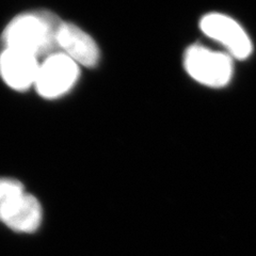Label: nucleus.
I'll return each instance as SVG.
<instances>
[{"mask_svg": "<svg viewBox=\"0 0 256 256\" xmlns=\"http://www.w3.org/2000/svg\"><path fill=\"white\" fill-rule=\"evenodd\" d=\"M62 22L57 15L46 10L20 14L2 32L4 48L46 58L59 52L58 34Z\"/></svg>", "mask_w": 256, "mask_h": 256, "instance_id": "f257e3e1", "label": "nucleus"}, {"mask_svg": "<svg viewBox=\"0 0 256 256\" xmlns=\"http://www.w3.org/2000/svg\"><path fill=\"white\" fill-rule=\"evenodd\" d=\"M79 64L61 52L48 56L40 64L36 89L44 98L54 100L68 93L79 78Z\"/></svg>", "mask_w": 256, "mask_h": 256, "instance_id": "f03ea898", "label": "nucleus"}, {"mask_svg": "<svg viewBox=\"0 0 256 256\" xmlns=\"http://www.w3.org/2000/svg\"><path fill=\"white\" fill-rule=\"evenodd\" d=\"M184 64L192 78L208 86H226L233 74V63L228 54L198 45L188 48Z\"/></svg>", "mask_w": 256, "mask_h": 256, "instance_id": "7ed1b4c3", "label": "nucleus"}, {"mask_svg": "<svg viewBox=\"0 0 256 256\" xmlns=\"http://www.w3.org/2000/svg\"><path fill=\"white\" fill-rule=\"evenodd\" d=\"M204 34L226 46L237 59H246L252 52V43L239 24L226 15L207 14L200 22Z\"/></svg>", "mask_w": 256, "mask_h": 256, "instance_id": "20e7f679", "label": "nucleus"}, {"mask_svg": "<svg viewBox=\"0 0 256 256\" xmlns=\"http://www.w3.org/2000/svg\"><path fill=\"white\" fill-rule=\"evenodd\" d=\"M38 58L26 52L4 48L0 54V77L15 91H26L36 84Z\"/></svg>", "mask_w": 256, "mask_h": 256, "instance_id": "39448f33", "label": "nucleus"}, {"mask_svg": "<svg viewBox=\"0 0 256 256\" xmlns=\"http://www.w3.org/2000/svg\"><path fill=\"white\" fill-rule=\"evenodd\" d=\"M41 221V204L26 191L0 205V222L15 232L31 233L36 230Z\"/></svg>", "mask_w": 256, "mask_h": 256, "instance_id": "423d86ee", "label": "nucleus"}, {"mask_svg": "<svg viewBox=\"0 0 256 256\" xmlns=\"http://www.w3.org/2000/svg\"><path fill=\"white\" fill-rule=\"evenodd\" d=\"M59 52L79 66L93 68L100 61V48L93 38L74 24L63 22L58 34Z\"/></svg>", "mask_w": 256, "mask_h": 256, "instance_id": "0eeeda50", "label": "nucleus"}, {"mask_svg": "<svg viewBox=\"0 0 256 256\" xmlns=\"http://www.w3.org/2000/svg\"><path fill=\"white\" fill-rule=\"evenodd\" d=\"M25 192L22 184L13 178H0V205L6 200Z\"/></svg>", "mask_w": 256, "mask_h": 256, "instance_id": "6e6552de", "label": "nucleus"}]
</instances>
